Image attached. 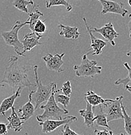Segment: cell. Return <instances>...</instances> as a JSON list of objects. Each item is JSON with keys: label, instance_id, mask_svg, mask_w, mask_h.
<instances>
[{"label": "cell", "instance_id": "cell-25", "mask_svg": "<svg viewBox=\"0 0 131 135\" xmlns=\"http://www.w3.org/2000/svg\"><path fill=\"white\" fill-rule=\"evenodd\" d=\"M46 29L47 28H46V25L44 22L42 20H38L35 25L33 32L39 36H43L42 35L46 31Z\"/></svg>", "mask_w": 131, "mask_h": 135}, {"label": "cell", "instance_id": "cell-35", "mask_svg": "<svg viewBox=\"0 0 131 135\" xmlns=\"http://www.w3.org/2000/svg\"><path fill=\"white\" fill-rule=\"evenodd\" d=\"M0 87H5V84H2L1 83H0Z\"/></svg>", "mask_w": 131, "mask_h": 135}, {"label": "cell", "instance_id": "cell-5", "mask_svg": "<svg viewBox=\"0 0 131 135\" xmlns=\"http://www.w3.org/2000/svg\"><path fill=\"white\" fill-rule=\"evenodd\" d=\"M123 96L117 97L115 99H107L105 103L99 105L100 111L105 114L107 122L123 119L122 105Z\"/></svg>", "mask_w": 131, "mask_h": 135}, {"label": "cell", "instance_id": "cell-12", "mask_svg": "<svg viewBox=\"0 0 131 135\" xmlns=\"http://www.w3.org/2000/svg\"><path fill=\"white\" fill-rule=\"evenodd\" d=\"M43 36H39L34 32L24 35L23 40L22 41L23 47V53L29 51L36 46L41 45L42 44L39 42V40Z\"/></svg>", "mask_w": 131, "mask_h": 135}, {"label": "cell", "instance_id": "cell-23", "mask_svg": "<svg viewBox=\"0 0 131 135\" xmlns=\"http://www.w3.org/2000/svg\"><path fill=\"white\" fill-rule=\"evenodd\" d=\"M94 123L97 126L103 127H106L108 129H111V128L108 125L106 116L101 111H100V113L97 114V116L94 118Z\"/></svg>", "mask_w": 131, "mask_h": 135}, {"label": "cell", "instance_id": "cell-38", "mask_svg": "<svg viewBox=\"0 0 131 135\" xmlns=\"http://www.w3.org/2000/svg\"><path fill=\"white\" fill-rule=\"evenodd\" d=\"M25 134H26V135H29V134H27V133H25Z\"/></svg>", "mask_w": 131, "mask_h": 135}, {"label": "cell", "instance_id": "cell-8", "mask_svg": "<svg viewBox=\"0 0 131 135\" xmlns=\"http://www.w3.org/2000/svg\"><path fill=\"white\" fill-rule=\"evenodd\" d=\"M102 5L101 15H105L106 13H114L119 15L125 17L128 13V11L124 8L123 3L117 1H110V0H98Z\"/></svg>", "mask_w": 131, "mask_h": 135}, {"label": "cell", "instance_id": "cell-30", "mask_svg": "<svg viewBox=\"0 0 131 135\" xmlns=\"http://www.w3.org/2000/svg\"><path fill=\"white\" fill-rule=\"evenodd\" d=\"M8 127L7 123H0V135H5L7 134Z\"/></svg>", "mask_w": 131, "mask_h": 135}, {"label": "cell", "instance_id": "cell-2", "mask_svg": "<svg viewBox=\"0 0 131 135\" xmlns=\"http://www.w3.org/2000/svg\"><path fill=\"white\" fill-rule=\"evenodd\" d=\"M37 70L38 66H34L33 71L35 74L36 90L31 91L29 94V96L31 98L32 102L35 104V110L40 109L42 104L48 100L51 94L55 92L57 88V84L55 83H51L47 85L42 84L41 80L38 76Z\"/></svg>", "mask_w": 131, "mask_h": 135}, {"label": "cell", "instance_id": "cell-28", "mask_svg": "<svg viewBox=\"0 0 131 135\" xmlns=\"http://www.w3.org/2000/svg\"><path fill=\"white\" fill-rule=\"evenodd\" d=\"M61 133L62 135H84V134H79L71 130L68 124L64 125L62 129L61 130Z\"/></svg>", "mask_w": 131, "mask_h": 135}, {"label": "cell", "instance_id": "cell-18", "mask_svg": "<svg viewBox=\"0 0 131 135\" xmlns=\"http://www.w3.org/2000/svg\"><path fill=\"white\" fill-rule=\"evenodd\" d=\"M38 5L34 4L33 8H31V11L29 12V18L27 20L29 22V24L27 25L29 26V29L33 32L34 31L35 25L39 20V18L43 16V13L38 11Z\"/></svg>", "mask_w": 131, "mask_h": 135}, {"label": "cell", "instance_id": "cell-11", "mask_svg": "<svg viewBox=\"0 0 131 135\" xmlns=\"http://www.w3.org/2000/svg\"><path fill=\"white\" fill-rule=\"evenodd\" d=\"M83 20L84 25H85L87 31H88V34H89L90 40H91L90 49L88 51H91V52H92L91 55H98L101 54L102 53L103 49L106 46L107 42L106 41H104V40H101L99 38H97L96 37H95L94 35H93L92 31L91 30L90 27L88 26L86 22V18L84 17L83 18Z\"/></svg>", "mask_w": 131, "mask_h": 135}, {"label": "cell", "instance_id": "cell-36", "mask_svg": "<svg viewBox=\"0 0 131 135\" xmlns=\"http://www.w3.org/2000/svg\"><path fill=\"white\" fill-rule=\"evenodd\" d=\"M117 135H128L127 134H124V133H121L119 134H117Z\"/></svg>", "mask_w": 131, "mask_h": 135}, {"label": "cell", "instance_id": "cell-37", "mask_svg": "<svg viewBox=\"0 0 131 135\" xmlns=\"http://www.w3.org/2000/svg\"><path fill=\"white\" fill-rule=\"evenodd\" d=\"M129 17H130V16H131V14H130V15H129Z\"/></svg>", "mask_w": 131, "mask_h": 135}, {"label": "cell", "instance_id": "cell-19", "mask_svg": "<svg viewBox=\"0 0 131 135\" xmlns=\"http://www.w3.org/2000/svg\"><path fill=\"white\" fill-rule=\"evenodd\" d=\"M84 100L88 103L93 107L99 106L106 101V99H103L102 97L99 96L96 93L93 91H88L84 94Z\"/></svg>", "mask_w": 131, "mask_h": 135}, {"label": "cell", "instance_id": "cell-3", "mask_svg": "<svg viewBox=\"0 0 131 135\" xmlns=\"http://www.w3.org/2000/svg\"><path fill=\"white\" fill-rule=\"evenodd\" d=\"M29 24L27 20L23 23L20 21L17 20L13 25L11 29L8 31L2 32L1 34V36L3 38L5 44L8 46H11L14 48V50L18 55L25 57L26 56L23 53V47L22 42L18 39V32L25 25Z\"/></svg>", "mask_w": 131, "mask_h": 135}, {"label": "cell", "instance_id": "cell-6", "mask_svg": "<svg viewBox=\"0 0 131 135\" xmlns=\"http://www.w3.org/2000/svg\"><path fill=\"white\" fill-rule=\"evenodd\" d=\"M88 53L84 54L81 59V62L79 66H74V70L75 71V75L78 77H90L94 78L95 75H100L103 68L98 66L96 60H90Z\"/></svg>", "mask_w": 131, "mask_h": 135}, {"label": "cell", "instance_id": "cell-17", "mask_svg": "<svg viewBox=\"0 0 131 135\" xmlns=\"http://www.w3.org/2000/svg\"><path fill=\"white\" fill-rule=\"evenodd\" d=\"M18 111L21 114V119L24 122L33 116L35 109L33 104L32 103L31 98L29 96V101L24 105H22L20 109H18Z\"/></svg>", "mask_w": 131, "mask_h": 135}, {"label": "cell", "instance_id": "cell-27", "mask_svg": "<svg viewBox=\"0 0 131 135\" xmlns=\"http://www.w3.org/2000/svg\"><path fill=\"white\" fill-rule=\"evenodd\" d=\"M59 92H61L64 95H67V96H70L71 93H72L71 83H70V81H67L66 82L64 83L62 88L60 90H59Z\"/></svg>", "mask_w": 131, "mask_h": 135}, {"label": "cell", "instance_id": "cell-34", "mask_svg": "<svg viewBox=\"0 0 131 135\" xmlns=\"http://www.w3.org/2000/svg\"><path fill=\"white\" fill-rule=\"evenodd\" d=\"M128 3H129V6L131 7V0H128Z\"/></svg>", "mask_w": 131, "mask_h": 135}, {"label": "cell", "instance_id": "cell-16", "mask_svg": "<svg viewBox=\"0 0 131 135\" xmlns=\"http://www.w3.org/2000/svg\"><path fill=\"white\" fill-rule=\"evenodd\" d=\"M58 29L59 30V35L60 36H64L66 39H77L81 35L78 28L76 27L59 24L58 25Z\"/></svg>", "mask_w": 131, "mask_h": 135}, {"label": "cell", "instance_id": "cell-4", "mask_svg": "<svg viewBox=\"0 0 131 135\" xmlns=\"http://www.w3.org/2000/svg\"><path fill=\"white\" fill-rule=\"evenodd\" d=\"M59 92V90H56L53 92L49 97V99L46 101L45 105H42L40 109L43 110V112L41 115L36 116V119L38 122H41L49 118H55L56 119H62V115L68 114V111L66 109H62L57 105V102L55 98V95Z\"/></svg>", "mask_w": 131, "mask_h": 135}, {"label": "cell", "instance_id": "cell-9", "mask_svg": "<svg viewBox=\"0 0 131 135\" xmlns=\"http://www.w3.org/2000/svg\"><path fill=\"white\" fill-rule=\"evenodd\" d=\"M64 55L65 53H62V54H55L54 55L48 53L42 58L46 63V67L49 70L61 73L64 71V69L62 68V66L64 64L62 60V58Z\"/></svg>", "mask_w": 131, "mask_h": 135}, {"label": "cell", "instance_id": "cell-22", "mask_svg": "<svg viewBox=\"0 0 131 135\" xmlns=\"http://www.w3.org/2000/svg\"><path fill=\"white\" fill-rule=\"evenodd\" d=\"M122 112L123 115V120H124V129H125L126 134L128 135H131V117L129 116L127 112L125 107L122 103Z\"/></svg>", "mask_w": 131, "mask_h": 135}, {"label": "cell", "instance_id": "cell-29", "mask_svg": "<svg viewBox=\"0 0 131 135\" xmlns=\"http://www.w3.org/2000/svg\"><path fill=\"white\" fill-rule=\"evenodd\" d=\"M95 135H113V131H111V129L107 130L106 129H104L103 130H94V131Z\"/></svg>", "mask_w": 131, "mask_h": 135}, {"label": "cell", "instance_id": "cell-13", "mask_svg": "<svg viewBox=\"0 0 131 135\" xmlns=\"http://www.w3.org/2000/svg\"><path fill=\"white\" fill-rule=\"evenodd\" d=\"M11 114L7 117L8 124L7 127L8 129H13L15 132H20L22 129V125L24 123V122L21 119L16 112V109L14 107L11 108Z\"/></svg>", "mask_w": 131, "mask_h": 135}, {"label": "cell", "instance_id": "cell-32", "mask_svg": "<svg viewBox=\"0 0 131 135\" xmlns=\"http://www.w3.org/2000/svg\"><path fill=\"white\" fill-rule=\"evenodd\" d=\"M125 89L126 90H127L128 92H129L131 94V86H129L127 84V85L126 86H125Z\"/></svg>", "mask_w": 131, "mask_h": 135}, {"label": "cell", "instance_id": "cell-10", "mask_svg": "<svg viewBox=\"0 0 131 135\" xmlns=\"http://www.w3.org/2000/svg\"><path fill=\"white\" fill-rule=\"evenodd\" d=\"M92 32L99 33L102 35L103 37L106 40V42H109L112 46H115L114 39L119 36V33H117L114 28V25L111 22L106 23L101 28L91 27Z\"/></svg>", "mask_w": 131, "mask_h": 135}, {"label": "cell", "instance_id": "cell-21", "mask_svg": "<svg viewBox=\"0 0 131 135\" xmlns=\"http://www.w3.org/2000/svg\"><path fill=\"white\" fill-rule=\"evenodd\" d=\"M35 4L33 0H14L12 5L19 11L29 14V11L27 8L29 5H33Z\"/></svg>", "mask_w": 131, "mask_h": 135}, {"label": "cell", "instance_id": "cell-33", "mask_svg": "<svg viewBox=\"0 0 131 135\" xmlns=\"http://www.w3.org/2000/svg\"><path fill=\"white\" fill-rule=\"evenodd\" d=\"M127 56H128V57H130L131 56V49L127 51Z\"/></svg>", "mask_w": 131, "mask_h": 135}, {"label": "cell", "instance_id": "cell-39", "mask_svg": "<svg viewBox=\"0 0 131 135\" xmlns=\"http://www.w3.org/2000/svg\"><path fill=\"white\" fill-rule=\"evenodd\" d=\"M24 135H26V134H24Z\"/></svg>", "mask_w": 131, "mask_h": 135}, {"label": "cell", "instance_id": "cell-26", "mask_svg": "<svg viewBox=\"0 0 131 135\" xmlns=\"http://www.w3.org/2000/svg\"><path fill=\"white\" fill-rule=\"evenodd\" d=\"M55 101L57 103H59L63 105L64 109H66V107L70 103V96H67L64 94H58L55 98Z\"/></svg>", "mask_w": 131, "mask_h": 135}, {"label": "cell", "instance_id": "cell-24", "mask_svg": "<svg viewBox=\"0 0 131 135\" xmlns=\"http://www.w3.org/2000/svg\"><path fill=\"white\" fill-rule=\"evenodd\" d=\"M124 67L127 69L128 71V75L124 79H119L117 80L115 82V85H119V84H123L124 88H125L127 85L129 83H131V68L129 66V64L127 62H125L123 64Z\"/></svg>", "mask_w": 131, "mask_h": 135}, {"label": "cell", "instance_id": "cell-14", "mask_svg": "<svg viewBox=\"0 0 131 135\" xmlns=\"http://www.w3.org/2000/svg\"><path fill=\"white\" fill-rule=\"evenodd\" d=\"M22 88H19L15 92L12 94L11 96L5 98L0 104V116H5V112L13 107L15 101L20 96Z\"/></svg>", "mask_w": 131, "mask_h": 135}, {"label": "cell", "instance_id": "cell-20", "mask_svg": "<svg viewBox=\"0 0 131 135\" xmlns=\"http://www.w3.org/2000/svg\"><path fill=\"white\" fill-rule=\"evenodd\" d=\"M45 5L47 8L55 6H64L66 7L67 12L71 11L73 8L70 3L66 0H46L45 1Z\"/></svg>", "mask_w": 131, "mask_h": 135}, {"label": "cell", "instance_id": "cell-31", "mask_svg": "<svg viewBox=\"0 0 131 135\" xmlns=\"http://www.w3.org/2000/svg\"><path fill=\"white\" fill-rule=\"evenodd\" d=\"M130 18V21H129V23H128V29H129V38L131 39V16L129 17Z\"/></svg>", "mask_w": 131, "mask_h": 135}, {"label": "cell", "instance_id": "cell-15", "mask_svg": "<svg viewBox=\"0 0 131 135\" xmlns=\"http://www.w3.org/2000/svg\"><path fill=\"white\" fill-rule=\"evenodd\" d=\"M86 109L80 110L79 113L84 119V124L86 127L91 128L94 126V113L93 112V106L90 105L87 101Z\"/></svg>", "mask_w": 131, "mask_h": 135}, {"label": "cell", "instance_id": "cell-7", "mask_svg": "<svg viewBox=\"0 0 131 135\" xmlns=\"http://www.w3.org/2000/svg\"><path fill=\"white\" fill-rule=\"evenodd\" d=\"M77 120V117L74 116H66L60 119H47L43 122H39V125L42 127V132L43 133H49L54 131L59 127L64 126L65 124H68L70 122H74Z\"/></svg>", "mask_w": 131, "mask_h": 135}, {"label": "cell", "instance_id": "cell-1", "mask_svg": "<svg viewBox=\"0 0 131 135\" xmlns=\"http://www.w3.org/2000/svg\"><path fill=\"white\" fill-rule=\"evenodd\" d=\"M8 62L9 64L5 68L3 77L1 81V83L7 84L12 89L13 93L19 88H30L36 86L29 81L27 74V69L20 66L18 63V57L11 56Z\"/></svg>", "mask_w": 131, "mask_h": 135}]
</instances>
